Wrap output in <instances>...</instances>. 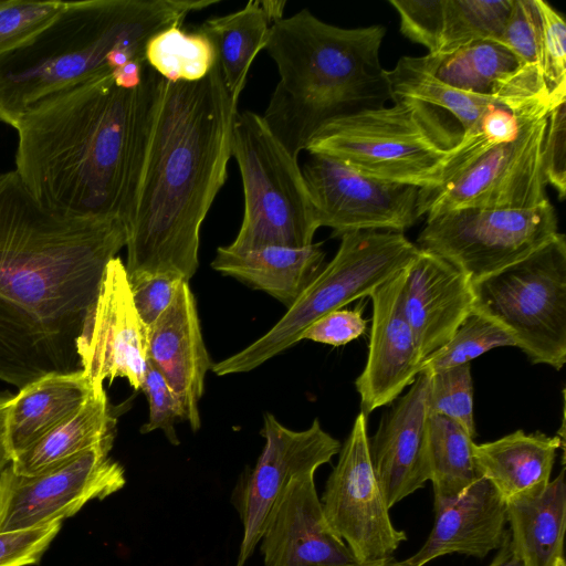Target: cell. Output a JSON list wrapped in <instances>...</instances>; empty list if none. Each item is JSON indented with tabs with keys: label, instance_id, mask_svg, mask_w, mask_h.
I'll return each instance as SVG.
<instances>
[{
	"label": "cell",
	"instance_id": "obj_2",
	"mask_svg": "<svg viewBox=\"0 0 566 566\" xmlns=\"http://www.w3.org/2000/svg\"><path fill=\"white\" fill-rule=\"evenodd\" d=\"M237 104L218 61L197 82L153 70L124 218L130 285L196 273L201 224L228 177Z\"/></svg>",
	"mask_w": 566,
	"mask_h": 566
},
{
	"label": "cell",
	"instance_id": "obj_16",
	"mask_svg": "<svg viewBox=\"0 0 566 566\" xmlns=\"http://www.w3.org/2000/svg\"><path fill=\"white\" fill-rule=\"evenodd\" d=\"M81 370L94 391L115 378H126L143 389L147 368V326L134 305L130 284L122 259H112L97 297L87 313L76 342Z\"/></svg>",
	"mask_w": 566,
	"mask_h": 566
},
{
	"label": "cell",
	"instance_id": "obj_45",
	"mask_svg": "<svg viewBox=\"0 0 566 566\" xmlns=\"http://www.w3.org/2000/svg\"><path fill=\"white\" fill-rule=\"evenodd\" d=\"M145 65L138 61L130 60L112 73L115 84L125 90L137 88L143 82Z\"/></svg>",
	"mask_w": 566,
	"mask_h": 566
},
{
	"label": "cell",
	"instance_id": "obj_26",
	"mask_svg": "<svg viewBox=\"0 0 566 566\" xmlns=\"http://www.w3.org/2000/svg\"><path fill=\"white\" fill-rule=\"evenodd\" d=\"M93 392L82 370L46 375L20 388L7 418L12 458L73 416Z\"/></svg>",
	"mask_w": 566,
	"mask_h": 566
},
{
	"label": "cell",
	"instance_id": "obj_1",
	"mask_svg": "<svg viewBox=\"0 0 566 566\" xmlns=\"http://www.w3.org/2000/svg\"><path fill=\"white\" fill-rule=\"evenodd\" d=\"M125 245L120 219L49 208L15 170L0 175V380L81 370L77 338Z\"/></svg>",
	"mask_w": 566,
	"mask_h": 566
},
{
	"label": "cell",
	"instance_id": "obj_8",
	"mask_svg": "<svg viewBox=\"0 0 566 566\" xmlns=\"http://www.w3.org/2000/svg\"><path fill=\"white\" fill-rule=\"evenodd\" d=\"M231 156L244 196L242 222L227 245L244 252L266 245L304 248L319 228L297 158L273 134L262 115L237 112Z\"/></svg>",
	"mask_w": 566,
	"mask_h": 566
},
{
	"label": "cell",
	"instance_id": "obj_48",
	"mask_svg": "<svg viewBox=\"0 0 566 566\" xmlns=\"http://www.w3.org/2000/svg\"><path fill=\"white\" fill-rule=\"evenodd\" d=\"M380 566H412L408 559L396 560L394 556L388 557L384 560Z\"/></svg>",
	"mask_w": 566,
	"mask_h": 566
},
{
	"label": "cell",
	"instance_id": "obj_39",
	"mask_svg": "<svg viewBox=\"0 0 566 566\" xmlns=\"http://www.w3.org/2000/svg\"><path fill=\"white\" fill-rule=\"evenodd\" d=\"M399 14L400 32L410 41L438 54L444 28L446 0H389Z\"/></svg>",
	"mask_w": 566,
	"mask_h": 566
},
{
	"label": "cell",
	"instance_id": "obj_30",
	"mask_svg": "<svg viewBox=\"0 0 566 566\" xmlns=\"http://www.w3.org/2000/svg\"><path fill=\"white\" fill-rule=\"evenodd\" d=\"M392 99L410 98L433 106L453 118L462 130V139L480 135L484 116L497 102L457 90L437 78L422 64L420 56H401L387 71ZM503 106V105H502Z\"/></svg>",
	"mask_w": 566,
	"mask_h": 566
},
{
	"label": "cell",
	"instance_id": "obj_13",
	"mask_svg": "<svg viewBox=\"0 0 566 566\" xmlns=\"http://www.w3.org/2000/svg\"><path fill=\"white\" fill-rule=\"evenodd\" d=\"M338 453L321 499L326 521L360 560L388 558L407 535L391 522L369 454L367 416L361 411Z\"/></svg>",
	"mask_w": 566,
	"mask_h": 566
},
{
	"label": "cell",
	"instance_id": "obj_25",
	"mask_svg": "<svg viewBox=\"0 0 566 566\" xmlns=\"http://www.w3.org/2000/svg\"><path fill=\"white\" fill-rule=\"evenodd\" d=\"M322 244L304 248L266 245L244 252L219 247L214 271L263 291L291 307L324 268Z\"/></svg>",
	"mask_w": 566,
	"mask_h": 566
},
{
	"label": "cell",
	"instance_id": "obj_9",
	"mask_svg": "<svg viewBox=\"0 0 566 566\" xmlns=\"http://www.w3.org/2000/svg\"><path fill=\"white\" fill-rule=\"evenodd\" d=\"M473 310L503 327L532 364L566 361V239L472 283Z\"/></svg>",
	"mask_w": 566,
	"mask_h": 566
},
{
	"label": "cell",
	"instance_id": "obj_36",
	"mask_svg": "<svg viewBox=\"0 0 566 566\" xmlns=\"http://www.w3.org/2000/svg\"><path fill=\"white\" fill-rule=\"evenodd\" d=\"M66 2L0 0V56L32 41L60 15Z\"/></svg>",
	"mask_w": 566,
	"mask_h": 566
},
{
	"label": "cell",
	"instance_id": "obj_49",
	"mask_svg": "<svg viewBox=\"0 0 566 566\" xmlns=\"http://www.w3.org/2000/svg\"><path fill=\"white\" fill-rule=\"evenodd\" d=\"M554 566H566L564 557L557 558Z\"/></svg>",
	"mask_w": 566,
	"mask_h": 566
},
{
	"label": "cell",
	"instance_id": "obj_18",
	"mask_svg": "<svg viewBox=\"0 0 566 566\" xmlns=\"http://www.w3.org/2000/svg\"><path fill=\"white\" fill-rule=\"evenodd\" d=\"M264 566H380L360 560L326 521L314 475L293 480L260 539Z\"/></svg>",
	"mask_w": 566,
	"mask_h": 566
},
{
	"label": "cell",
	"instance_id": "obj_7",
	"mask_svg": "<svg viewBox=\"0 0 566 566\" xmlns=\"http://www.w3.org/2000/svg\"><path fill=\"white\" fill-rule=\"evenodd\" d=\"M419 252L403 232L364 230L343 234L335 256L273 327L245 348L212 364L211 370L226 376L255 369L301 342L304 331L319 317L369 296Z\"/></svg>",
	"mask_w": 566,
	"mask_h": 566
},
{
	"label": "cell",
	"instance_id": "obj_17",
	"mask_svg": "<svg viewBox=\"0 0 566 566\" xmlns=\"http://www.w3.org/2000/svg\"><path fill=\"white\" fill-rule=\"evenodd\" d=\"M420 60L440 81L491 98L522 118L546 116L552 109L542 75L499 42H474L448 54H427Z\"/></svg>",
	"mask_w": 566,
	"mask_h": 566
},
{
	"label": "cell",
	"instance_id": "obj_37",
	"mask_svg": "<svg viewBox=\"0 0 566 566\" xmlns=\"http://www.w3.org/2000/svg\"><path fill=\"white\" fill-rule=\"evenodd\" d=\"M536 1L542 20L541 72L546 96L554 108L566 102V23L551 4Z\"/></svg>",
	"mask_w": 566,
	"mask_h": 566
},
{
	"label": "cell",
	"instance_id": "obj_23",
	"mask_svg": "<svg viewBox=\"0 0 566 566\" xmlns=\"http://www.w3.org/2000/svg\"><path fill=\"white\" fill-rule=\"evenodd\" d=\"M434 513L426 543L407 558L412 566H424L452 553L483 558L503 544L507 531L506 503L484 478Z\"/></svg>",
	"mask_w": 566,
	"mask_h": 566
},
{
	"label": "cell",
	"instance_id": "obj_32",
	"mask_svg": "<svg viewBox=\"0 0 566 566\" xmlns=\"http://www.w3.org/2000/svg\"><path fill=\"white\" fill-rule=\"evenodd\" d=\"M145 62L168 82H197L213 69L217 54L206 35L172 25L148 40Z\"/></svg>",
	"mask_w": 566,
	"mask_h": 566
},
{
	"label": "cell",
	"instance_id": "obj_12",
	"mask_svg": "<svg viewBox=\"0 0 566 566\" xmlns=\"http://www.w3.org/2000/svg\"><path fill=\"white\" fill-rule=\"evenodd\" d=\"M112 447L101 443L38 475L18 474L9 464L0 474V533L63 522L122 490L125 471L109 458Z\"/></svg>",
	"mask_w": 566,
	"mask_h": 566
},
{
	"label": "cell",
	"instance_id": "obj_38",
	"mask_svg": "<svg viewBox=\"0 0 566 566\" xmlns=\"http://www.w3.org/2000/svg\"><path fill=\"white\" fill-rule=\"evenodd\" d=\"M542 20L536 0H514L501 44L541 75ZM543 80V78H542Z\"/></svg>",
	"mask_w": 566,
	"mask_h": 566
},
{
	"label": "cell",
	"instance_id": "obj_11",
	"mask_svg": "<svg viewBox=\"0 0 566 566\" xmlns=\"http://www.w3.org/2000/svg\"><path fill=\"white\" fill-rule=\"evenodd\" d=\"M546 116L524 123L510 143L488 148L441 185L419 189L418 217L454 209H526L548 200L543 172Z\"/></svg>",
	"mask_w": 566,
	"mask_h": 566
},
{
	"label": "cell",
	"instance_id": "obj_41",
	"mask_svg": "<svg viewBox=\"0 0 566 566\" xmlns=\"http://www.w3.org/2000/svg\"><path fill=\"white\" fill-rule=\"evenodd\" d=\"M62 527V521L0 533V566L38 565Z\"/></svg>",
	"mask_w": 566,
	"mask_h": 566
},
{
	"label": "cell",
	"instance_id": "obj_34",
	"mask_svg": "<svg viewBox=\"0 0 566 566\" xmlns=\"http://www.w3.org/2000/svg\"><path fill=\"white\" fill-rule=\"evenodd\" d=\"M504 346H515L499 324L473 310L438 350L427 356L420 371L436 373L470 363L482 354Z\"/></svg>",
	"mask_w": 566,
	"mask_h": 566
},
{
	"label": "cell",
	"instance_id": "obj_5",
	"mask_svg": "<svg viewBox=\"0 0 566 566\" xmlns=\"http://www.w3.org/2000/svg\"><path fill=\"white\" fill-rule=\"evenodd\" d=\"M219 0H85L65 9L24 46L0 56V120L130 60L145 62L156 33Z\"/></svg>",
	"mask_w": 566,
	"mask_h": 566
},
{
	"label": "cell",
	"instance_id": "obj_43",
	"mask_svg": "<svg viewBox=\"0 0 566 566\" xmlns=\"http://www.w3.org/2000/svg\"><path fill=\"white\" fill-rule=\"evenodd\" d=\"M367 322L359 307L337 310L311 324L303 333L302 340L308 339L332 346H343L366 332Z\"/></svg>",
	"mask_w": 566,
	"mask_h": 566
},
{
	"label": "cell",
	"instance_id": "obj_47",
	"mask_svg": "<svg viewBox=\"0 0 566 566\" xmlns=\"http://www.w3.org/2000/svg\"><path fill=\"white\" fill-rule=\"evenodd\" d=\"M489 566H524L514 549L509 530L506 531L503 544Z\"/></svg>",
	"mask_w": 566,
	"mask_h": 566
},
{
	"label": "cell",
	"instance_id": "obj_20",
	"mask_svg": "<svg viewBox=\"0 0 566 566\" xmlns=\"http://www.w3.org/2000/svg\"><path fill=\"white\" fill-rule=\"evenodd\" d=\"M429 380L430 373L420 371L369 439L371 463L389 509L430 480Z\"/></svg>",
	"mask_w": 566,
	"mask_h": 566
},
{
	"label": "cell",
	"instance_id": "obj_31",
	"mask_svg": "<svg viewBox=\"0 0 566 566\" xmlns=\"http://www.w3.org/2000/svg\"><path fill=\"white\" fill-rule=\"evenodd\" d=\"M428 442L437 511L459 497L480 476L472 454L473 438L451 419L429 415Z\"/></svg>",
	"mask_w": 566,
	"mask_h": 566
},
{
	"label": "cell",
	"instance_id": "obj_14",
	"mask_svg": "<svg viewBox=\"0 0 566 566\" xmlns=\"http://www.w3.org/2000/svg\"><path fill=\"white\" fill-rule=\"evenodd\" d=\"M261 434L265 444L254 469L234 492V505L243 526L235 566H244L260 543L273 509L289 484L315 474L340 450V443L315 419L311 427L292 430L265 412Z\"/></svg>",
	"mask_w": 566,
	"mask_h": 566
},
{
	"label": "cell",
	"instance_id": "obj_15",
	"mask_svg": "<svg viewBox=\"0 0 566 566\" xmlns=\"http://www.w3.org/2000/svg\"><path fill=\"white\" fill-rule=\"evenodd\" d=\"M319 227L333 237L364 230L403 232L418 219L419 188L360 175L336 159L310 154L301 168Z\"/></svg>",
	"mask_w": 566,
	"mask_h": 566
},
{
	"label": "cell",
	"instance_id": "obj_24",
	"mask_svg": "<svg viewBox=\"0 0 566 566\" xmlns=\"http://www.w3.org/2000/svg\"><path fill=\"white\" fill-rule=\"evenodd\" d=\"M564 439L516 430L495 441L473 443L480 478L488 480L505 503L542 494L551 482L556 451Z\"/></svg>",
	"mask_w": 566,
	"mask_h": 566
},
{
	"label": "cell",
	"instance_id": "obj_42",
	"mask_svg": "<svg viewBox=\"0 0 566 566\" xmlns=\"http://www.w3.org/2000/svg\"><path fill=\"white\" fill-rule=\"evenodd\" d=\"M542 157L545 181L563 200L566 195V102L547 113Z\"/></svg>",
	"mask_w": 566,
	"mask_h": 566
},
{
	"label": "cell",
	"instance_id": "obj_19",
	"mask_svg": "<svg viewBox=\"0 0 566 566\" xmlns=\"http://www.w3.org/2000/svg\"><path fill=\"white\" fill-rule=\"evenodd\" d=\"M407 268L369 295L373 318L368 356L364 370L355 380L360 411L366 416L394 402L421 370L422 358L403 308Z\"/></svg>",
	"mask_w": 566,
	"mask_h": 566
},
{
	"label": "cell",
	"instance_id": "obj_10",
	"mask_svg": "<svg viewBox=\"0 0 566 566\" xmlns=\"http://www.w3.org/2000/svg\"><path fill=\"white\" fill-rule=\"evenodd\" d=\"M557 233L547 200L526 209L462 208L428 216L416 245L474 283L525 259Z\"/></svg>",
	"mask_w": 566,
	"mask_h": 566
},
{
	"label": "cell",
	"instance_id": "obj_3",
	"mask_svg": "<svg viewBox=\"0 0 566 566\" xmlns=\"http://www.w3.org/2000/svg\"><path fill=\"white\" fill-rule=\"evenodd\" d=\"M151 76L145 65L142 84L125 90L104 74L6 122L18 135L15 171L42 205L124 222Z\"/></svg>",
	"mask_w": 566,
	"mask_h": 566
},
{
	"label": "cell",
	"instance_id": "obj_22",
	"mask_svg": "<svg viewBox=\"0 0 566 566\" xmlns=\"http://www.w3.org/2000/svg\"><path fill=\"white\" fill-rule=\"evenodd\" d=\"M472 283L441 256L420 250L407 268L403 308L422 360L473 311Z\"/></svg>",
	"mask_w": 566,
	"mask_h": 566
},
{
	"label": "cell",
	"instance_id": "obj_46",
	"mask_svg": "<svg viewBox=\"0 0 566 566\" xmlns=\"http://www.w3.org/2000/svg\"><path fill=\"white\" fill-rule=\"evenodd\" d=\"M11 398L10 395L0 394V474L12 460L7 434V418Z\"/></svg>",
	"mask_w": 566,
	"mask_h": 566
},
{
	"label": "cell",
	"instance_id": "obj_33",
	"mask_svg": "<svg viewBox=\"0 0 566 566\" xmlns=\"http://www.w3.org/2000/svg\"><path fill=\"white\" fill-rule=\"evenodd\" d=\"M514 0H446L438 54L480 41L500 42Z\"/></svg>",
	"mask_w": 566,
	"mask_h": 566
},
{
	"label": "cell",
	"instance_id": "obj_35",
	"mask_svg": "<svg viewBox=\"0 0 566 566\" xmlns=\"http://www.w3.org/2000/svg\"><path fill=\"white\" fill-rule=\"evenodd\" d=\"M428 411L451 419L475 437L470 363L430 373Z\"/></svg>",
	"mask_w": 566,
	"mask_h": 566
},
{
	"label": "cell",
	"instance_id": "obj_40",
	"mask_svg": "<svg viewBox=\"0 0 566 566\" xmlns=\"http://www.w3.org/2000/svg\"><path fill=\"white\" fill-rule=\"evenodd\" d=\"M142 390L148 398L149 417L140 432L161 430L171 444L178 446L175 424L179 419L185 420L182 406L164 376L149 360Z\"/></svg>",
	"mask_w": 566,
	"mask_h": 566
},
{
	"label": "cell",
	"instance_id": "obj_29",
	"mask_svg": "<svg viewBox=\"0 0 566 566\" xmlns=\"http://www.w3.org/2000/svg\"><path fill=\"white\" fill-rule=\"evenodd\" d=\"M272 24L262 1L251 0L235 12L207 19L197 30L213 44L223 83L237 103L254 57L265 48Z\"/></svg>",
	"mask_w": 566,
	"mask_h": 566
},
{
	"label": "cell",
	"instance_id": "obj_6",
	"mask_svg": "<svg viewBox=\"0 0 566 566\" xmlns=\"http://www.w3.org/2000/svg\"><path fill=\"white\" fill-rule=\"evenodd\" d=\"M332 120L306 151L331 157L352 170L419 189L443 184L468 139L444 112L410 98Z\"/></svg>",
	"mask_w": 566,
	"mask_h": 566
},
{
	"label": "cell",
	"instance_id": "obj_4",
	"mask_svg": "<svg viewBox=\"0 0 566 566\" xmlns=\"http://www.w3.org/2000/svg\"><path fill=\"white\" fill-rule=\"evenodd\" d=\"M385 35L384 25L340 28L307 9L272 24L264 50L279 81L262 117L294 157L327 123L392 101Z\"/></svg>",
	"mask_w": 566,
	"mask_h": 566
},
{
	"label": "cell",
	"instance_id": "obj_21",
	"mask_svg": "<svg viewBox=\"0 0 566 566\" xmlns=\"http://www.w3.org/2000/svg\"><path fill=\"white\" fill-rule=\"evenodd\" d=\"M147 358L178 397L185 420L199 430V401L212 363L189 282L179 284L169 306L147 327Z\"/></svg>",
	"mask_w": 566,
	"mask_h": 566
},
{
	"label": "cell",
	"instance_id": "obj_27",
	"mask_svg": "<svg viewBox=\"0 0 566 566\" xmlns=\"http://www.w3.org/2000/svg\"><path fill=\"white\" fill-rule=\"evenodd\" d=\"M116 417L105 389L94 391L69 419L52 429L11 460L12 470L21 475L48 472L104 442H114Z\"/></svg>",
	"mask_w": 566,
	"mask_h": 566
},
{
	"label": "cell",
	"instance_id": "obj_28",
	"mask_svg": "<svg viewBox=\"0 0 566 566\" xmlns=\"http://www.w3.org/2000/svg\"><path fill=\"white\" fill-rule=\"evenodd\" d=\"M565 470L536 496L506 503V520L514 549L524 566H554L564 557L566 526Z\"/></svg>",
	"mask_w": 566,
	"mask_h": 566
},
{
	"label": "cell",
	"instance_id": "obj_44",
	"mask_svg": "<svg viewBox=\"0 0 566 566\" xmlns=\"http://www.w3.org/2000/svg\"><path fill=\"white\" fill-rule=\"evenodd\" d=\"M181 279L159 275L130 285L134 305L148 327L171 303Z\"/></svg>",
	"mask_w": 566,
	"mask_h": 566
}]
</instances>
